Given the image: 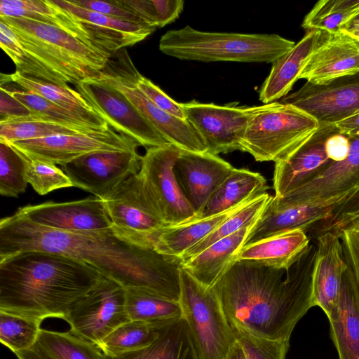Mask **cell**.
<instances>
[{"label": "cell", "instance_id": "cell-12", "mask_svg": "<svg viewBox=\"0 0 359 359\" xmlns=\"http://www.w3.org/2000/svg\"><path fill=\"white\" fill-rule=\"evenodd\" d=\"M187 120L212 155L241 151V142L248 123L263 105L236 107L204 104L191 100L181 103Z\"/></svg>", "mask_w": 359, "mask_h": 359}, {"label": "cell", "instance_id": "cell-9", "mask_svg": "<svg viewBox=\"0 0 359 359\" xmlns=\"http://www.w3.org/2000/svg\"><path fill=\"white\" fill-rule=\"evenodd\" d=\"M180 151L172 144L147 148L142 156L140 169L137 174L145 201L166 226L178 224L196 217L173 172Z\"/></svg>", "mask_w": 359, "mask_h": 359}, {"label": "cell", "instance_id": "cell-8", "mask_svg": "<svg viewBox=\"0 0 359 359\" xmlns=\"http://www.w3.org/2000/svg\"><path fill=\"white\" fill-rule=\"evenodd\" d=\"M137 71L123 48L109 57L101 77L123 93L171 144L182 151L206 152L203 140L187 119L159 109L137 87L135 74Z\"/></svg>", "mask_w": 359, "mask_h": 359}, {"label": "cell", "instance_id": "cell-30", "mask_svg": "<svg viewBox=\"0 0 359 359\" xmlns=\"http://www.w3.org/2000/svg\"><path fill=\"white\" fill-rule=\"evenodd\" d=\"M11 83L22 90L36 93L48 101L72 112L81 120L97 130L109 128L108 123L92 108L83 96L69 86L64 87L26 77L15 71L10 74Z\"/></svg>", "mask_w": 359, "mask_h": 359}, {"label": "cell", "instance_id": "cell-33", "mask_svg": "<svg viewBox=\"0 0 359 359\" xmlns=\"http://www.w3.org/2000/svg\"><path fill=\"white\" fill-rule=\"evenodd\" d=\"M35 345L49 359H103L97 345L71 331L41 329Z\"/></svg>", "mask_w": 359, "mask_h": 359}, {"label": "cell", "instance_id": "cell-52", "mask_svg": "<svg viewBox=\"0 0 359 359\" xmlns=\"http://www.w3.org/2000/svg\"><path fill=\"white\" fill-rule=\"evenodd\" d=\"M0 4L18 7L26 11L49 17L55 20V23L56 22V9L50 0H1Z\"/></svg>", "mask_w": 359, "mask_h": 359}, {"label": "cell", "instance_id": "cell-49", "mask_svg": "<svg viewBox=\"0 0 359 359\" xmlns=\"http://www.w3.org/2000/svg\"><path fill=\"white\" fill-rule=\"evenodd\" d=\"M339 237L342 241L344 258L359 285V218L343 229Z\"/></svg>", "mask_w": 359, "mask_h": 359}, {"label": "cell", "instance_id": "cell-56", "mask_svg": "<svg viewBox=\"0 0 359 359\" xmlns=\"http://www.w3.org/2000/svg\"><path fill=\"white\" fill-rule=\"evenodd\" d=\"M226 359H247L244 350L238 341L233 346Z\"/></svg>", "mask_w": 359, "mask_h": 359}, {"label": "cell", "instance_id": "cell-22", "mask_svg": "<svg viewBox=\"0 0 359 359\" xmlns=\"http://www.w3.org/2000/svg\"><path fill=\"white\" fill-rule=\"evenodd\" d=\"M337 206L291 203L271 196L245 245L292 230L306 231L328 219Z\"/></svg>", "mask_w": 359, "mask_h": 359}, {"label": "cell", "instance_id": "cell-54", "mask_svg": "<svg viewBox=\"0 0 359 359\" xmlns=\"http://www.w3.org/2000/svg\"><path fill=\"white\" fill-rule=\"evenodd\" d=\"M340 32L359 41V16H353L340 27Z\"/></svg>", "mask_w": 359, "mask_h": 359}, {"label": "cell", "instance_id": "cell-34", "mask_svg": "<svg viewBox=\"0 0 359 359\" xmlns=\"http://www.w3.org/2000/svg\"><path fill=\"white\" fill-rule=\"evenodd\" d=\"M163 327L130 320L114 330L97 346L103 354L111 356L142 349L158 337Z\"/></svg>", "mask_w": 359, "mask_h": 359}, {"label": "cell", "instance_id": "cell-5", "mask_svg": "<svg viewBox=\"0 0 359 359\" xmlns=\"http://www.w3.org/2000/svg\"><path fill=\"white\" fill-rule=\"evenodd\" d=\"M21 47L67 83L99 78L109 58L65 30L29 18L0 16Z\"/></svg>", "mask_w": 359, "mask_h": 359}, {"label": "cell", "instance_id": "cell-2", "mask_svg": "<svg viewBox=\"0 0 359 359\" xmlns=\"http://www.w3.org/2000/svg\"><path fill=\"white\" fill-rule=\"evenodd\" d=\"M316 246L310 245L287 271L236 260L212 287L233 330L289 341L298 321L313 307Z\"/></svg>", "mask_w": 359, "mask_h": 359}, {"label": "cell", "instance_id": "cell-47", "mask_svg": "<svg viewBox=\"0 0 359 359\" xmlns=\"http://www.w3.org/2000/svg\"><path fill=\"white\" fill-rule=\"evenodd\" d=\"M137 87L159 109L182 119H187L181 103H178L139 71L135 74Z\"/></svg>", "mask_w": 359, "mask_h": 359}, {"label": "cell", "instance_id": "cell-50", "mask_svg": "<svg viewBox=\"0 0 359 359\" xmlns=\"http://www.w3.org/2000/svg\"><path fill=\"white\" fill-rule=\"evenodd\" d=\"M32 111L22 102L13 97L4 88L0 87V123L28 117Z\"/></svg>", "mask_w": 359, "mask_h": 359}, {"label": "cell", "instance_id": "cell-42", "mask_svg": "<svg viewBox=\"0 0 359 359\" xmlns=\"http://www.w3.org/2000/svg\"><path fill=\"white\" fill-rule=\"evenodd\" d=\"M146 24L163 27L174 22L184 9L183 0H119Z\"/></svg>", "mask_w": 359, "mask_h": 359}, {"label": "cell", "instance_id": "cell-17", "mask_svg": "<svg viewBox=\"0 0 359 359\" xmlns=\"http://www.w3.org/2000/svg\"><path fill=\"white\" fill-rule=\"evenodd\" d=\"M347 157L333 163L316 179L286 194L283 201L302 205H339L359 189V130L348 134Z\"/></svg>", "mask_w": 359, "mask_h": 359}, {"label": "cell", "instance_id": "cell-27", "mask_svg": "<svg viewBox=\"0 0 359 359\" xmlns=\"http://www.w3.org/2000/svg\"><path fill=\"white\" fill-rule=\"evenodd\" d=\"M309 245L306 231L292 230L245 245L236 260L254 261L287 271Z\"/></svg>", "mask_w": 359, "mask_h": 359}, {"label": "cell", "instance_id": "cell-21", "mask_svg": "<svg viewBox=\"0 0 359 359\" xmlns=\"http://www.w3.org/2000/svg\"><path fill=\"white\" fill-rule=\"evenodd\" d=\"M316 246L312 303L313 306L322 309L330 320L337 309L342 278L348 264L340 238L335 233L330 231L320 233Z\"/></svg>", "mask_w": 359, "mask_h": 359}, {"label": "cell", "instance_id": "cell-57", "mask_svg": "<svg viewBox=\"0 0 359 359\" xmlns=\"http://www.w3.org/2000/svg\"><path fill=\"white\" fill-rule=\"evenodd\" d=\"M354 16H359V11H358V13Z\"/></svg>", "mask_w": 359, "mask_h": 359}, {"label": "cell", "instance_id": "cell-25", "mask_svg": "<svg viewBox=\"0 0 359 359\" xmlns=\"http://www.w3.org/2000/svg\"><path fill=\"white\" fill-rule=\"evenodd\" d=\"M329 321L339 359H359V285L348 264L336 313Z\"/></svg>", "mask_w": 359, "mask_h": 359}, {"label": "cell", "instance_id": "cell-37", "mask_svg": "<svg viewBox=\"0 0 359 359\" xmlns=\"http://www.w3.org/2000/svg\"><path fill=\"white\" fill-rule=\"evenodd\" d=\"M358 11L359 0H320L306 15L302 27L306 32L337 33Z\"/></svg>", "mask_w": 359, "mask_h": 359}, {"label": "cell", "instance_id": "cell-48", "mask_svg": "<svg viewBox=\"0 0 359 359\" xmlns=\"http://www.w3.org/2000/svg\"><path fill=\"white\" fill-rule=\"evenodd\" d=\"M73 4L106 16L128 22L146 24L135 13L123 6L119 0H70Z\"/></svg>", "mask_w": 359, "mask_h": 359}, {"label": "cell", "instance_id": "cell-13", "mask_svg": "<svg viewBox=\"0 0 359 359\" xmlns=\"http://www.w3.org/2000/svg\"><path fill=\"white\" fill-rule=\"evenodd\" d=\"M319 123L336 124L359 111V71L320 83H306L282 98Z\"/></svg>", "mask_w": 359, "mask_h": 359}, {"label": "cell", "instance_id": "cell-15", "mask_svg": "<svg viewBox=\"0 0 359 359\" xmlns=\"http://www.w3.org/2000/svg\"><path fill=\"white\" fill-rule=\"evenodd\" d=\"M137 174L124 180L102 200L117 235L139 245L154 247L160 231L167 226L145 201Z\"/></svg>", "mask_w": 359, "mask_h": 359}, {"label": "cell", "instance_id": "cell-18", "mask_svg": "<svg viewBox=\"0 0 359 359\" xmlns=\"http://www.w3.org/2000/svg\"><path fill=\"white\" fill-rule=\"evenodd\" d=\"M335 124L320 125L318 130L285 160L275 163V196L283 197L309 183L334 163L326 150L328 137Z\"/></svg>", "mask_w": 359, "mask_h": 359}, {"label": "cell", "instance_id": "cell-45", "mask_svg": "<svg viewBox=\"0 0 359 359\" xmlns=\"http://www.w3.org/2000/svg\"><path fill=\"white\" fill-rule=\"evenodd\" d=\"M233 330L247 359H285L289 341H272Z\"/></svg>", "mask_w": 359, "mask_h": 359}, {"label": "cell", "instance_id": "cell-39", "mask_svg": "<svg viewBox=\"0 0 359 359\" xmlns=\"http://www.w3.org/2000/svg\"><path fill=\"white\" fill-rule=\"evenodd\" d=\"M42 321L0 311V341L14 353L33 347Z\"/></svg>", "mask_w": 359, "mask_h": 359}, {"label": "cell", "instance_id": "cell-55", "mask_svg": "<svg viewBox=\"0 0 359 359\" xmlns=\"http://www.w3.org/2000/svg\"><path fill=\"white\" fill-rule=\"evenodd\" d=\"M18 359H49L34 345L33 347L15 353Z\"/></svg>", "mask_w": 359, "mask_h": 359}, {"label": "cell", "instance_id": "cell-31", "mask_svg": "<svg viewBox=\"0 0 359 359\" xmlns=\"http://www.w3.org/2000/svg\"><path fill=\"white\" fill-rule=\"evenodd\" d=\"M103 359H198L188 327L182 318L161 328L149 346L118 355L103 354Z\"/></svg>", "mask_w": 359, "mask_h": 359}, {"label": "cell", "instance_id": "cell-14", "mask_svg": "<svg viewBox=\"0 0 359 359\" xmlns=\"http://www.w3.org/2000/svg\"><path fill=\"white\" fill-rule=\"evenodd\" d=\"M9 144L29 160L60 165L90 153L137 150L140 146L131 137L111 127L87 134L55 135Z\"/></svg>", "mask_w": 359, "mask_h": 359}, {"label": "cell", "instance_id": "cell-24", "mask_svg": "<svg viewBox=\"0 0 359 359\" xmlns=\"http://www.w3.org/2000/svg\"><path fill=\"white\" fill-rule=\"evenodd\" d=\"M327 32L312 30L286 53L272 63L269 74L264 81L259 94L264 104L284 97L299 79L310 55Z\"/></svg>", "mask_w": 359, "mask_h": 359}, {"label": "cell", "instance_id": "cell-11", "mask_svg": "<svg viewBox=\"0 0 359 359\" xmlns=\"http://www.w3.org/2000/svg\"><path fill=\"white\" fill-rule=\"evenodd\" d=\"M64 320L72 333L98 346L118 327L130 320L125 288L104 278L72 308Z\"/></svg>", "mask_w": 359, "mask_h": 359}, {"label": "cell", "instance_id": "cell-7", "mask_svg": "<svg viewBox=\"0 0 359 359\" xmlns=\"http://www.w3.org/2000/svg\"><path fill=\"white\" fill-rule=\"evenodd\" d=\"M179 302L198 358L226 359L237 339L213 289L182 268Z\"/></svg>", "mask_w": 359, "mask_h": 359}, {"label": "cell", "instance_id": "cell-1", "mask_svg": "<svg viewBox=\"0 0 359 359\" xmlns=\"http://www.w3.org/2000/svg\"><path fill=\"white\" fill-rule=\"evenodd\" d=\"M27 251L83 262L125 289H138L175 302L180 298L182 259L127 241L112 227L67 231L42 226L18 212L2 218L0 257Z\"/></svg>", "mask_w": 359, "mask_h": 359}, {"label": "cell", "instance_id": "cell-41", "mask_svg": "<svg viewBox=\"0 0 359 359\" xmlns=\"http://www.w3.org/2000/svg\"><path fill=\"white\" fill-rule=\"evenodd\" d=\"M78 134L87 133L71 127L44 121L25 120L0 123V141L8 143L55 135Z\"/></svg>", "mask_w": 359, "mask_h": 359}, {"label": "cell", "instance_id": "cell-43", "mask_svg": "<svg viewBox=\"0 0 359 359\" xmlns=\"http://www.w3.org/2000/svg\"><path fill=\"white\" fill-rule=\"evenodd\" d=\"M53 4L72 17L96 25L146 39L156 29L147 24H137L116 20L104 15L81 8L70 0H51Z\"/></svg>", "mask_w": 359, "mask_h": 359}, {"label": "cell", "instance_id": "cell-53", "mask_svg": "<svg viewBox=\"0 0 359 359\" xmlns=\"http://www.w3.org/2000/svg\"><path fill=\"white\" fill-rule=\"evenodd\" d=\"M335 125L339 130L344 134L359 130V111Z\"/></svg>", "mask_w": 359, "mask_h": 359}, {"label": "cell", "instance_id": "cell-6", "mask_svg": "<svg viewBox=\"0 0 359 359\" xmlns=\"http://www.w3.org/2000/svg\"><path fill=\"white\" fill-rule=\"evenodd\" d=\"M304 111L282 102L264 104L250 119L241 142V151L259 162L287 158L319 128Z\"/></svg>", "mask_w": 359, "mask_h": 359}, {"label": "cell", "instance_id": "cell-20", "mask_svg": "<svg viewBox=\"0 0 359 359\" xmlns=\"http://www.w3.org/2000/svg\"><path fill=\"white\" fill-rule=\"evenodd\" d=\"M16 212L39 225L62 231H89L112 226L104 201L97 197L27 205Z\"/></svg>", "mask_w": 359, "mask_h": 359}, {"label": "cell", "instance_id": "cell-23", "mask_svg": "<svg viewBox=\"0 0 359 359\" xmlns=\"http://www.w3.org/2000/svg\"><path fill=\"white\" fill-rule=\"evenodd\" d=\"M359 71V41L341 32L326 33L308 59L300 79L320 83Z\"/></svg>", "mask_w": 359, "mask_h": 359}, {"label": "cell", "instance_id": "cell-40", "mask_svg": "<svg viewBox=\"0 0 359 359\" xmlns=\"http://www.w3.org/2000/svg\"><path fill=\"white\" fill-rule=\"evenodd\" d=\"M29 159L11 144L0 141V194L18 197L25 192Z\"/></svg>", "mask_w": 359, "mask_h": 359}, {"label": "cell", "instance_id": "cell-38", "mask_svg": "<svg viewBox=\"0 0 359 359\" xmlns=\"http://www.w3.org/2000/svg\"><path fill=\"white\" fill-rule=\"evenodd\" d=\"M4 88L13 97L24 104L32 111V116L22 121L53 122L79 130L86 133L100 131L88 125L72 112L47 100L36 93L23 90Z\"/></svg>", "mask_w": 359, "mask_h": 359}, {"label": "cell", "instance_id": "cell-46", "mask_svg": "<svg viewBox=\"0 0 359 359\" xmlns=\"http://www.w3.org/2000/svg\"><path fill=\"white\" fill-rule=\"evenodd\" d=\"M359 218V189L334 210L332 216L318 224L319 233L330 231L339 236L341 230Z\"/></svg>", "mask_w": 359, "mask_h": 359}, {"label": "cell", "instance_id": "cell-35", "mask_svg": "<svg viewBox=\"0 0 359 359\" xmlns=\"http://www.w3.org/2000/svg\"><path fill=\"white\" fill-rule=\"evenodd\" d=\"M271 197V196L266 192L251 200L216 229L185 251L180 257L182 262L192 258L217 241L230 236L248 224L258 219L265 210Z\"/></svg>", "mask_w": 359, "mask_h": 359}, {"label": "cell", "instance_id": "cell-3", "mask_svg": "<svg viewBox=\"0 0 359 359\" xmlns=\"http://www.w3.org/2000/svg\"><path fill=\"white\" fill-rule=\"evenodd\" d=\"M104 278L89 264L59 254L27 251L0 257V311L64 320Z\"/></svg>", "mask_w": 359, "mask_h": 359}, {"label": "cell", "instance_id": "cell-36", "mask_svg": "<svg viewBox=\"0 0 359 359\" xmlns=\"http://www.w3.org/2000/svg\"><path fill=\"white\" fill-rule=\"evenodd\" d=\"M0 46L16 67V72L24 76L68 87L67 81L24 50L15 39L13 31L0 22Z\"/></svg>", "mask_w": 359, "mask_h": 359}, {"label": "cell", "instance_id": "cell-10", "mask_svg": "<svg viewBox=\"0 0 359 359\" xmlns=\"http://www.w3.org/2000/svg\"><path fill=\"white\" fill-rule=\"evenodd\" d=\"M92 108L117 133L147 148L171 144L133 104L101 75L74 86Z\"/></svg>", "mask_w": 359, "mask_h": 359}, {"label": "cell", "instance_id": "cell-29", "mask_svg": "<svg viewBox=\"0 0 359 359\" xmlns=\"http://www.w3.org/2000/svg\"><path fill=\"white\" fill-rule=\"evenodd\" d=\"M250 201L221 214L195 217L178 224L165 226L157 236L154 247L161 254L180 258L185 251L216 229Z\"/></svg>", "mask_w": 359, "mask_h": 359}, {"label": "cell", "instance_id": "cell-16", "mask_svg": "<svg viewBox=\"0 0 359 359\" xmlns=\"http://www.w3.org/2000/svg\"><path fill=\"white\" fill-rule=\"evenodd\" d=\"M141 158L137 150L97 151L60 166L73 187L104 199L124 180L139 172Z\"/></svg>", "mask_w": 359, "mask_h": 359}, {"label": "cell", "instance_id": "cell-19", "mask_svg": "<svg viewBox=\"0 0 359 359\" xmlns=\"http://www.w3.org/2000/svg\"><path fill=\"white\" fill-rule=\"evenodd\" d=\"M217 155L181 150L173 167L178 185L198 217L209 198L233 170Z\"/></svg>", "mask_w": 359, "mask_h": 359}, {"label": "cell", "instance_id": "cell-4", "mask_svg": "<svg viewBox=\"0 0 359 359\" xmlns=\"http://www.w3.org/2000/svg\"><path fill=\"white\" fill-rule=\"evenodd\" d=\"M294 45L276 34L208 32L187 25L161 36L159 50L184 60L273 63Z\"/></svg>", "mask_w": 359, "mask_h": 359}, {"label": "cell", "instance_id": "cell-51", "mask_svg": "<svg viewBox=\"0 0 359 359\" xmlns=\"http://www.w3.org/2000/svg\"><path fill=\"white\" fill-rule=\"evenodd\" d=\"M350 146L348 135L341 133L337 127L326 142L327 154L334 163L341 161L347 157Z\"/></svg>", "mask_w": 359, "mask_h": 359}, {"label": "cell", "instance_id": "cell-44", "mask_svg": "<svg viewBox=\"0 0 359 359\" xmlns=\"http://www.w3.org/2000/svg\"><path fill=\"white\" fill-rule=\"evenodd\" d=\"M27 180L41 196L67 187H73L69 177L56 165L39 160H29Z\"/></svg>", "mask_w": 359, "mask_h": 359}, {"label": "cell", "instance_id": "cell-28", "mask_svg": "<svg viewBox=\"0 0 359 359\" xmlns=\"http://www.w3.org/2000/svg\"><path fill=\"white\" fill-rule=\"evenodd\" d=\"M266 179L245 168H233L209 198L202 213L207 217L225 212L266 193ZM195 218V217H194Z\"/></svg>", "mask_w": 359, "mask_h": 359}, {"label": "cell", "instance_id": "cell-32", "mask_svg": "<svg viewBox=\"0 0 359 359\" xmlns=\"http://www.w3.org/2000/svg\"><path fill=\"white\" fill-rule=\"evenodd\" d=\"M125 295L130 320L165 326L183 318L179 302L133 288L125 289Z\"/></svg>", "mask_w": 359, "mask_h": 359}, {"label": "cell", "instance_id": "cell-26", "mask_svg": "<svg viewBox=\"0 0 359 359\" xmlns=\"http://www.w3.org/2000/svg\"><path fill=\"white\" fill-rule=\"evenodd\" d=\"M259 219L183 262L182 268L201 285L212 287L236 261L238 255L245 246Z\"/></svg>", "mask_w": 359, "mask_h": 359}]
</instances>
